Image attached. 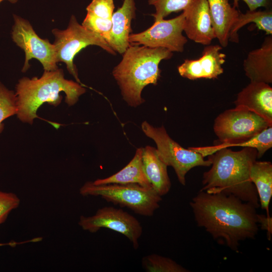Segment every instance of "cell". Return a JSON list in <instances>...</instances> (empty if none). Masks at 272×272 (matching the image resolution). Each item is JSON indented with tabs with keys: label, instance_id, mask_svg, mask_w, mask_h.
I'll return each mask as SVG.
<instances>
[{
	"label": "cell",
	"instance_id": "cell-1",
	"mask_svg": "<svg viewBox=\"0 0 272 272\" xmlns=\"http://www.w3.org/2000/svg\"><path fill=\"white\" fill-rule=\"evenodd\" d=\"M190 206L197 225L234 251H238L241 241L258 233L256 209L232 194L200 190Z\"/></svg>",
	"mask_w": 272,
	"mask_h": 272
},
{
	"label": "cell",
	"instance_id": "cell-2",
	"mask_svg": "<svg viewBox=\"0 0 272 272\" xmlns=\"http://www.w3.org/2000/svg\"><path fill=\"white\" fill-rule=\"evenodd\" d=\"M211 169L203 174L200 190L209 193L232 194L257 209L260 204L250 170L257 159L255 149L244 147L238 151L228 148L208 156Z\"/></svg>",
	"mask_w": 272,
	"mask_h": 272
},
{
	"label": "cell",
	"instance_id": "cell-3",
	"mask_svg": "<svg viewBox=\"0 0 272 272\" xmlns=\"http://www.w3.org/2000/svg\"><path fill=\"white\" fill-rule=\"evenodd\" d=\"M172 56L173 52L164 48L129 45L112 72L128 105L135 107L144 102L141 96L143 89L157 85L161 76L160 62Z\"/></svg>",
	"mask_w": 272,
	"mask_h": 272
},
{
	"label": "cell",
	"instance_id": "cell-4",
	"mask_svg": "<svg viewBox=\"0 0 272 272\" xmlns=\"http://www.w3.org/2000/svg\"><path fill=\"white\" fill-rule=\"evenodd\" d=\"M65 94V102L69 106L75 104L86 92L82 85L64 78L63 70L44 71L40 78L23 77L16 85L18 118L22 122L32 124L38 117L36 112L45 102L57 106L62 100L60 92Z\"/></svg>",
	"mask_w": 272,
	"mask_h": 272
},
{
	"label": "cell",
	"instance_id": "cell-5",
	"mask_svg": "<svg viewBox=\"0 0 272 272\" xmlns=\"http://www.w3.org/2000/svg\"><path fill=\"white\" fill-rule=\"evenodd\" d=\"M83 196H99L114 205L127 208L135 214L152 216L159 207L162 198L152 188L138 184L96 185L87 181L80 189Z\"/></svg>",
	"mask_w": 272,
	"mask_h": 272
},
{
	"label": "cell",
	"instance_id": "cell-6",
	"mask_svg": "<svg viewBox=\"0 0 272 272\" xmlns=\"http://www.w3.org/2000/svg\"><path fill=\"white\" fill-rule=\"evenodd\" d=\"M52 33L54 36L53 44L57 63L64 62L69 73L82 85L74 59L82 49L89 45H97L111 54H116L103 37L80 24L74 15L71 17L66 29H53Z\"/></svg>",
	"mask_w": 272,
	"mask_h": 272
},
{
	"label": "cell",
	"instance_id": "cell-7",
	"mask_svg": "<svg viewBox=\"0 0 272 272\" xmlns=\"http://www.w3.org/2000/svg\"><path fill=\"white\" fill-rule=\"evenodd\" d=\"M141 127L144 133L155 142L159 157L167 166L173 168L182 185H185L186 175L192 168L211 165V162L205 160L199 153L185 149L172 140L163 125L155 127L145 121Z\"/></svg>",
	"mask_w": 272,
	"mask_h": 272
},
{
	"label": "cell",
	"instance_id": "cell-8",
	"mask_svg": "<svg viewBox=\"0 0 272 272\" xmlns=\"http://www.w3.org/2000/svg\"><path fill=\"white\" fill-rule=\"evenodd\" d=\"M270 126L254 112L236 107L216 117L214 131L222 143H236L247 141Z\"/></svg>",
	"mask_w": 272,
	"mask_h": 272
},
{
	"label": "cell",
	"instance_id": "cell-9",
	"mask_svg": "<svg viewBox=\"0 0 272 272\" xmlns=\"http://www.w3.org/2000/svg\"><path fill=\"white\" fill-rule=\"evenodd\" d=\"M13 18L12 38L16 45L24 50L25 55L22 72H26L30 68L29 61L32 58L39 60L45 71L58 69L53 44L47 39L39 37L27 20L15 14Z\"/></svg>",
	"mask_w": 272,
	"mask_h": 272
},
{
	"label": "cell",
	"instance_id": "cell-10",
	"mask_svg": "<svg viewBox=\"0 0 272 272\" xmlns=\"http://www.w3.org/2000/svg\"><path fill=\"white\" fill-rule=\"evenodd\" d=\"M184 22L183 12L171 19L154 20L148 29L140 33L130 34L129 42L150 48H164L172 52H181L187 42L182 34Z\"/></svg>",
	"mask_w": 272,
	"mask_h": 272
},
{
	"label": "cell",
	"instance_id": "cell-11",
	"mask_svg": "<svg viewBox=\"0 0 272 272\" xmlns=\"http://www.w3.org/2000/svg\"><path fill=\"white\" fill-rule=\"evenodd\" d=\"M79 225L91 233H95L101 228L116 231L128 238L135 249L139 247V239L143 232L141 223L134 217L112 207L99 209L92 216H81Z\"/></svg>",
	"mask_w": 272,
	"mask_h": 272
},
{
	"label": "cell",
	"instance_id": "cell-12",
	"mask_svg": "<svg viewBox=\"0 0 272 272\" xmlns=\"http://www.w3.org/2000/svg\"><path fill=\"white\" fill-rule=\"evenodd\" d=\"M219 45H206L201 56L196 59H185L178 66L179 75L187 79H215L224 72L222 67L226 61V55L221 50Z\"/></svg>",
	"mask_w": 272,
	"mask_h": 272
},
{
	"label": "cell",
	"instance_id": "cell-13",
	"mask_svg": "<svg viewBox=\"0 0 272 272\" xmlns=\"http://www.w3.org/2000/svg\"><path fill=\"white\" fill-rule=\"evenodd\" d=\"M183 31L190 40L203 45L216 38L207 0H189L183 10Z\"/></svg>",
	"mask_w": 272,
	"mask_h": 272
},
{
	"label": "cell",
	"instance_id": "cell-14",
	"mask_svg": "<svg viewBox=\"0 0 272 272\" xmlns=\"http://www.w3.org/2000/svg\"><path fill=\"white\" fill-rule=\"evenodd\" d=\"M256 113L272 125V88L263 82H251L237 95L234 102Z\"/></svg>",
	"mask_w": 272,
	"mask_h": 272
},
{
	"label": "cell",
	"instance_id": "cell-15",
	"mask_svg": "<svg viewBox=\"0 0 272 272\" xmlns=\"http://www.w3.org/2000/svg\"><path fill=\"white\" fill-rule=\"evenodd\" d=\"M135 12L134 0H124L122 6L113 13L112 28L106 42L116 52L122 54L130 44L128 38Z\"/></svg>",
	"mask_w": 272,
	"mask_h": 272
},
{
	"label": "cell",
	"instance_id": "cell-16",
	"mask_svg": "<svg viewBox=\"0 0 272 272\" xmlns=\"http://www.w3.org/2000/svg\"><path fill=\"white\" fill-rule=\"evenodd\" d=\"M246 76L251 82L272 83V37L264 38L261 46L250 51L243 62Z\"/></svg>",
	"mask_w": 272,
	"mask_h": 272
},
{
	"label": "cell",
	"instance_id": "cell-17",
	"mask_svg": "<svg viewBox=\"0 0 272 272\" xmlns=\"http://www.w3.org/2000/svg\"><path fill=\"white\" fill-rule=\"evenodd\" d=\"M142 163L145 174L153 189L161 196L168 193L171 183L167 166L159 157L157 149L150 146L143 148Z\"/></svg>",
	"mask_w": 272,
	"mask_h": 272
},
{
	"label": "cell",
	"instance_id": "cell-18",
	"mask_svg": "<svg viewBox=\"0 0 272 272\" xmlns=\"http://www.w3.org/2000/svg\"><path fill=\"white\" fill-rule=\"evenodd\" d=\"M212 24L220 45H228L232 26L238 17L240 11L231 6L228 0H207Z\"/></svg>",
	"mask_w": 272,
	"mask_h": 272
},
{
	"label": "cell",
	"instance_id": "cell-19",
	"mask_svg": "<svg viewBox=\"0 0 272 272\" xmlns=\"http://www.w3.org/2000/svg\"><path fill=\"white\" fill-rule=\"evenodd\" d=\"M114 8L113 0H92L86 8L87 14L82 25L106 41L112 28Z\"/></svg>",
	"mask_w": 272,
	"mask_h": 272
},
{
	"label": "cell",
	"instance_id": "cell-20",
	"mask_svg": "<svg viewBox=\"0 0 272 272\" xmlns=\"http://www.w3.org/2000/svg\"><path fill=\"white\" fill-rule=\"evenodd\" d=\"M142 154L143 148H138L132 160L121 170L108 177L98 179L93 183L96 185L134 183L147 188H152L144 170Z\"/></svg>",
	"mask_w": 272,
	"mask_h": 272
},
{
	"label": "cell",
	"instance_id": "cell-21",
	"mask_svg": "<svg viewBox=\"0 0 272 272\" xmlns=\"http://www.w3.org/2000/svg\"><path fill=\"white\" fill-rule=\"evenodd\" d=\"M250 178L257 192L260 206L269 214L272 196V164L269 161H255L250 170Z\"/></svg>",
	"mask_w": 272,
	"mask_h": 272
},
{
	"label": "cell",
	"instance_id": "cell-22",
	"mask_svg": "<svg viewBox=\"0 0 272 272\" xmlns=\"http://www.w3.org/2000/svg\"><path fill=\"white\" fill-rule=\"evenodd\" d=\"M231 147L254 148L257 151V158H260L272 147V126H268L247 141L236 143H222L212 146L189 147L188 149L201 154L202 157L210 156L222 149Z\"/></svg>",
	"mask_w": 272,
	"mask_h": 272
},
{
	"label": "cell",
	"instance_id": "cell-23",
	"mask_svg": "<svg viewBox=\"0 0 272 272\" xmlns=\"http://www.w3.org/2000/svg\"><path fill=\"white\" fill-rule=\"evenodd\" d=\"M253 23L260 30L263 31L267 35L272 34V10L265 9L264 10H247L245 13L240 12L238 17L230 30L229 41L238 43V31L245 25Z\"/></svg>",
	"mask_w": 272,
	"mask_h": 272
},
{
	"label": "cell",
	"instance_id": "cell-24",
	"mask_svg": "<svg viewBox=\"0 0 272 272\" xmlns=\"http://www.w3.org/2000/svg\"><path fill=\"white\" fill-rule=\"evenodd\" d=\"M142 265L148 272H188L189 270L169 257L151 254L142 258Z\"/></svg>",
	"mask_w": 272,
	"mask_h": 272
},
{
	"label": "cell",
	"instance_id": "cell-25",
	"mask_svg": "<svg viewBox=\"0 0 272 272\" xmlns=\"http://www.w3.org/2000/svg\"><path fill=\"white\" fill-rule=\"evenodd\" d=\"M17 106L15 93L9 90L0 82V134L4 125L3 121L17 114Z\"/></svg>",
	"mask_w": 272,
	"mask_h": 272
},
{
	"label": "cell",
	"instance_id": "cell-26",
	"mask_svg": "<svg viewBox=\"0 0 272 272\" xmlns=\"http://www.w3.org/2000/svg\"><path fill=\"white\" fill-rule=\"evenodd\" d=\"M189 2V0H148V4L155 8V13L152 16L156 20L164 18L172 13L183 11Z\"/></svg>",
	"mask_w": 272,
	"mask_h": 272
},
{
	"label": "cell",
	"instance_id": "cell-27",
	"mask_svg": "<svg viewBox=\"0 0 272 272\" xmlns=\"http://www.w3.org/2000/svg\"><path fill=\"white\" fill-rule=\"evenodd\" d=\"M20 202L15 194L0 191V225L6 221L11 211L19 206Z\"/></svg>",
	"mask_w": 272,
	"mask_h": 272
},
{
	"label": "cell",
	"instance_id": "cell-28",
	"mask_svg": "<svg viewBox=\"0 0 272 272\" xmlns=\"http://www.w3.org/2000/svg\"><path fill=\"white\" fill-rule=\"evenodd\" d=\"M240 1L244 2L250 11L255 10L260 7L269 9L271 5L270 0H233V7L238 8Z\"/></svg>",
	"mask_w": 272,
	"mask_h": 272
},
{
	"label": "cell",
	"instance_id": "cell-29",
	"mask_svg": "<svg viewBox=\"0 0 272 272\" xmlns=\"http://www.w3.org/2000/svg\"><path fill=\"white\" fill-rule=\"evenodd\" d=\"M257 223L260 225L262 229L267 232L269 240L271 238L272 234V218L270 216H265L257 214Z\"/></svg>",
	"mask_w": 272,
	"mask_h": 272
},
{
	"label": "cell",
	"instance_id": "cell-30",
	"mask_svg": "<svg viewBox=\"0 0 272 272\" xmlns=\"http://www.w3.org/2000/svg\"><path fill=\"white\" fill-rule=\"evenodd\" d=\"M4 1H5V0H0V4L1 2H2ZM7 1H9L12 4H15L19 1V0H7Z\"/></svg>",
	"mask_w": 272,
	"mask_h": 272
}]
</instances>
